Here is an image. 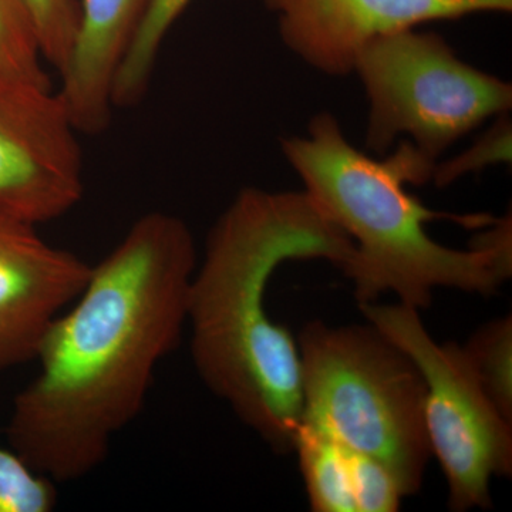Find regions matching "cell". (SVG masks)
I'll list each match as a JSON object with an SVG mask.
<instances>
[{
  "label": "cell",
  "instance_id": "cell-1",
  "mask_svg": "<svg viewBox=\"0 0 512 512\" xmlns=\"http://www.w3.org/2000/svg\"><path fill=\"white\" fill-rule=\"evenodd\" d=\"M197 251L163 211L138 218L47 329L39 373L12 404L9 447L55 483L89 476L140 416L183 335Z\"/></svg>",
  "mask_w": 512,
  "mask_h": 512
},
{
  "label": "cell",
  "instance_id": "cell-2",
  "mask_svg": "<svg viewBox=\"0 0 512 512\" xmlns=\"http://www.w3.org/2000/svg\"><path fill=\"white\" fill-rule=\"evenodd\" d=\"M352 239L305 191L244 188L215 222L188 296L191 356L202 382L276 451L302 421L298 340L266 309L284 262L326 259L345 272Z\"/></svg>",
  "mask_w": 512,
  "mask_h": 512
},
{
  "label": "cell",
  "instance_id": "cell-3",
  "mask_svg": "<svg viewBox=\"0 0 512 512\" xmlns=\"http://www.w3.org/2000/svg\"><path fill=\"white\" fill-rule=\"evenodd\" d=\"M286 160L323 214L355 245L345 274L360 303L392 292L426 309L437 288L490 295L512 272L511 218L436 212L407 191L433 177L436 161L403 141L383 160L349 143L332 114L308 136L282 140Z\"/></svg>",
  "mask_w": 512,
  "mask_h": 512
},
{
  "label": "cell",
  "instance_id": "cell-4",
  "mask_svg": "<svg viewBox=\"0 0 512 512\" xmlns=\"http://www.w3.org/2000/svg\"><path fill=\"white\" fill-rule=\"evenodd\" d=\"M298 348L301 423L382 461L406 495L416 494L431 458L416 363L372 323H309Z\"/></svg>",
  "mask_w": 512,
  "mask_h": 512
},
{
  "label": "cell",
  "instance_id": "cell-5",
  "mask_svg": "<svg viewBox=\"0 0 512 512\" xmlns=\"http://www.w3.org/2000/svg\"><path fill=\"white\" fill-rule=\"evenodd\" d=\"M353 72L369 99L366 147L376 154L404 134L436 161L458 138L511 110V84L458 59L434 32L376 37L357 56Z\"/></svg>",
  "mask_w": 512,
  "mask_h": 512
},
{
  "label": "cell",
  "instance_id": "cell-6",
  "mask_svg": "<svg viewBox=\"0 0 512 512\" xmlns=\"http://www.w3.org/2000/svg\"><path fill=\"white\" fill-rule=\"evenodd\" d=\"M363 315L416 363L426 387L424 421L454 511L491 505L493 477L512 473V423L494 406L454 343L440 345L417 309L360 303Z\"/></svg>",
  "mask_w": 512,
  "mask_h": 512
},
{
  "label": "cell",
  "instance_id": "cell-7",
  "mask_svg": "<svg viewBox=\"0 0 512 512\" xmlns=\"http://www.w3.org/2000/svg\"><path fill=\"white\" fill-rule=\"evenodd\" d=\"M77 134L56 90L0 83V212L40 225L83 200Z\"/></svg>",
  "mask_w": 512,
  "mask_h": 512
},
{
  "label": "cell",
  "instance_id": "cell-8",
  "mask_svg": "<svg viewBox=\"0 0 512 512\" xmlns=\"http://www.w3.org/2000/svg\"><path fill=\"white\" fill-rule=\"evenodd\" d=\"M286 47L329 76L355 70L376 37L477 13H510L512 0H265Z\"/></svg>",
  "mask_w": 512,
  "mask_h": 512
},
{
  "label": "cell",
  "instance_id": "cell-9",
  "mask_svg": "<svg viewBox=\"0 0 512 512\" xmlns=\"http://www.w3.org/2000/svg\"><path fill=\"white\" fill-rule=\"evenodd\" d=\"M0 212V372L35 360L47 329L80 295L92 265Z\"/></svg>",
  "mask_w": 512,
  "mask_h": 512
},
{
  "label": "cell",
  "instance_id": "cell-10",
  "mask_svg": "<svg viewBox=\"0 0 512 512\" xmlns=\"http://www.w3.org/2000/svg\"><path fill=\"white\" fill-rule=\"evenodd\" d=\"M148 2L79 0V29L56 90L79 133L96 136L110 127L114 80Z\"/></svg>",
  "mask_w": 512,
  "mask_h": 512
},
{
  "label": "cell",
  "instance_id": "cell-11",
  "mask_svg": "<svg viewBox=\"0 0 512 512\" xmlns=\"http://www.w3.org/2000/svg\"><path fill=\"white\" fill-rule=\"evenodd\" d=\"M293 450L298 453L313 511L356 512L348 448L301 423Z\"/></svg>",
  "mask_w": 512,
  "mask_h": 512
},
{
  "label": "cell",
  "instance_id": "cell-12",
  "mask_svg": "<svg viewBox=\"0 0 512 512\" xmlns=\"http://www.w3.org/2000/svg\"><path fill=\"white\" fill-rule=\"evenodd\" d=\"M190 3L191 0L148 2L143 22L114 80L113 103L116 109H131L146 97L165 37Z\"/></svg>",
  "mask_w": 512,
  "mask_h": 512
},
{
  "label": "cell",
  "instance_id": "cell-13",
  "mask_svg": "<svg viewBox=\"0 0 512 512\" xmlns=\"http://www.w3.org/2000/svg\"><path fill=\"white\" fill-rule=\"evenodd\" d=\"M0 83L55 90L26 0H0Z\"/></svg>",
  "mask_w": 512,
  "mask_h": 512
},
{
  "label": "cell",
  "instance_id": "cell-14",
  "mask_svg": "<svg viewBox=\"0 0 512 512\" xmlns=\"http://www.w3.org/2000/svg\"><path fill=\"white\" fill-rule=\"evenodd\" d=\"M494 406L512 423V318L485 323L461 346Z\"/></svg>",
  "mask_w": 512,
  "mask_h": 512
},
{
  "label": "cell",
  "instance_id": "cell-15",
  "mask_svg": "<svg viewBox=\"0 0 512 512\" xmlns=\"http://www.w3.org/2000/svg\"><path fill=\"white\" fill-rule=\"evenodd\" d=\"M56 483L30 467L13 448L0 446V512H50Z\"/></svg>",
  "mask_w": 512,
  "mask_h": 512
},
{
  "label": "cell",
  "instance_id": "cell-16",
  "mask_svg": "<svg viewBox=\"0 0 512 512\" xmlns=\"http://www.w3.org/2000/svg\"><path fill=\"white\" fill-rule=\"evenodd\" d=\"M26 3L43 59L57 73L62 72L79 29V0H26Z\"/></svg>",
  "mask_w": 512,
  "mask_h": 512
},
{
  "label": "cell",
  "instance_id": "cell-17",
  "mask_svg": "<svg viewBox=\"0 0 512 512\" xmlns=\"http://www.w3.org/2000/svg\"><path fill=\"white\" fill-rule=\"evenodd\" d=\"M350 473L356 512H393L407 497L402 484L382 461L350 451Z\"/></svg>",
  "mask_w": 512,
  "mask_h": 512
},
{
  "label": "cell",
  "instance_id": "cell-18",
  "mask_svg": "<svg viewBox=\"0 0 512 512\" xmlns=\"http://www.w3.org/2000/svg\"><path fill=\"white\" fill-rule=\"evenodd\" d=\"M511 160V126L501 116L497 126L490 133L485 134L483 140L478 141L476 146L467 150L463 156L434 167L433 180L437 185L453 183L461 175L470 171L480 170L488 164L505 163Z\"/></svg>",
  "mask_w": 512,
  "mask_h": 512
}]
</instances>
